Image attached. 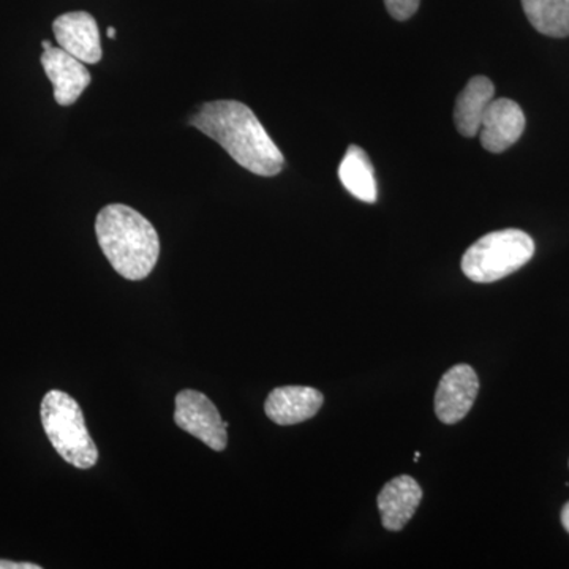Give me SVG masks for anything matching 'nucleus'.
Here are the masks:
<instances>
[{"mask_svg":"<svg viewBox=\"0 0 569 569\" xmlns=\"http://www.w3.org/2000/svg\"><path fill=\"white\" fill-rule=\"evenodd\" d=\"M41 425L52 447L70 466L89 470L99 460V449L89 436L80 403L67 392L52 389L41 402Z\"/></svg>","mask_w":569,"mask_h":569,"instance_id":"7ed1b4c3","label":"nucleus"},{"mask_svg":"<svg viewBox=\"0 0 569 569\" xmlns=\"http://www.w3.org/2000/svg\"><path fill=\"white\" fill-rule=\"evenodd\" d=\"M493 96H496V86L489 78L475 77L467 82L455 107V123L460 134L467 138L477 137Z\"/></svg>","mask_w":569,"mask_h":569,"instance_id":"f8f14e48","label":"nucleus"},{"mask_svg":"<svg viewBox=\"0 0 569 569\" xmlns=\"http://www.w3.org/2000/svg\"><path fill=\"white\" fill-rule=\"evenodd\" d=\"M36 563H17V561L0 560V569H40Z\"/></svg>","mask_w":569,"mask_h":569,"instance_id":"dca6fc26","label":"nucleus"},{"mask_svg":"<svg viewBox=\"0 0 569 569\" xmlns=\"http://www.w3.org/2000/svg\"><path fill=\"white\" fill-rule=\"evenodd\" d=\"M422 500L417 479L402 475L389 481L377 498L381 522L389 531H400L410 522Z\"/></svg>","mask_w":569,"mask_h":569,"instance_id":"9b49d317","label":"nucleus"},{"mask_svg":"<svg viewBox=\"0 0 569 569\" xmlns=\"http://www.w3.org/2000/svg\"><path fill=\"white\" fill-rule=\"evenodd\" d=\"M59 47L84 63L102 61L103 51L96 18L88 11H71L52 22Z\"/></svg>","mask_w":569,"mask_h":569,"instance_id":"0eeeda50","label":"nucleus"},{"mask_svg":"<svg viewBox=\"0 0 569 569\" xmlns=\"http://www.w3.org/2000/svg\"><path fill=\"white\" fill-rule=\"evenodd\" d=\"M530 24L542 36H569V0H522Z\"/></svg>","mask_w":569,"mask_h":569,"instance_id":"4468645a","label":"nucleus"},{"mask_svg":"<svg viewBox=\"0 0 569 569\" xmlns=\"http://www.w3.org/2000/svg\"><path fill=\"white\" fill-rule=\"evenodd\" d=\"M561 523H563V529L569 533V501L565 505L563 509H561Z\"/></svg>","mask_w":569,"mask_h":569,"instance_id":"f3484780","label":"nucleus"},{"mask_svg":"<svg viewBox=\"0 0 569 569\" xmlns=\"http://www.w3.org/2000/svg\"><path fill=\"white\" fill-rule=\"evenodd\" d=\"M41 47H43V50H50V48H52V44L50 43V41L44 40L41 41Z\"/></svg>","mask_w":569,"mask_h":569,"instance_id":"a211bd4d","label":"nucleus"},{"mask_svg":"<svg viewBox=\"0 0 569 569\" xmlns=\"http://www.w3.org/2000/svg\"><path fill=\"white\" fill-rule=\"evenodd\" d=\"M421 0H385L388 13L397 21H407L417 13Z\"/></svg>","mask_w":569,"mask_h":569,"instance_id":"2eb2a0df","label":"nucleus"},{"mask_svg":"<svg viewBox=\"0 0 569 569\" xmlns=\"http://www.w3.org/2000/svg\"><path fill=\"white\" fill-rule=\"evenodd\" d=\"M107 36L110 37V39H114V37H116V29L114 28H108Z\"/></svg>","mask_w":569,"mask_h":569,"instance_id":"6ab92c4d","label":"nucleus"},{"mask_svg":"<svg viewBox=\"0 0 569 569\" xmlns=\"http://www.w3.org/2000/svg\"><path fill=\"white\" fill-rule=\"evenodd\" d=\"M526 130V114L515 100L497 99L489 103L479 127L482 148L501 153L519 141Z\"/></svg>","mask_w":569,"mask_h":569,"instance_id":"6e6552de","label":"nucleus"},{"mask_svg":"<svg viewBox=\"0 0 569 569\" xmlns=\"http://www.w3.org/2000/svg\"><path fill=\"white\" fill-rule=\"evenodd\" d=\"M174 421L187 433L203 441L213 451H223L228 445L227 422L203 392L183 389L176 396Z\"/></svg>","mask_w":569,"mask_h":569,"instance_id":"39448f33","label":"nucleus"},{"mask_svg":"<svg viewBox=\"0 0 569 569\" xmlns=\"http://www.w3.org/2000/svg\"><path fill=\"white\" fill-rule=\"evenodd\" d=\"M190 123L250 173L271 178L283 170L282 152L247 104L234 100L204 103Z\"/></svg>","mask_w":569,"mask_h":569,"instance_id":"f257e3e1","label":"nucleus"},{"mask_svg":"<svg viewBox=\"0 0 569 569\" xmlns=\"http://www.w3.org/2000/svg\"><path fill=\"white\" fill-rule=\"evenodd\" d=\"M533 254V239L523 231L515 228L493 231L468 247L462 271L471 282L492 283L529 263Z\"/></svg>","mask_w":569,"mask_h":569,"instance_id":"20e7f679","label":"nucleus"},{"mask_svg":"<svg viewBox=\"0 0 569 569\" xmlns=\"http://www.w3.org/2000/svg\"><path fill=\"white\" fill-rule=\"evenodd\" d=\"M323 402V395L316 388L282 387L269 392L264 411L276 425L295 426L316 417Z\"/></svg>","mask_w":569,"mask_h":569,"instance_id":"9d476101","label":"nucleus"},{"mask_svg":"<svg viewBox=\"0 0 569 569\" xmlns=\"http://www.w3.org/2000/svg\"><path fill=\"white\" fill-rule=\"evenodd\" d=\"M479 391V380L473 367L459 365L451 367L440 383L436 395V413L443 425H456L467 417L473 407Z\"/></svg>","mask_w":569,"mask_h":569,"instance_id":"423d86ee","label":"nucleus"},{"mask_svg":"<svg viewBox=\"0 0 569 569\" xmlns=\"http://www.w3.org/2000/svg\"><path fill=\"white\" fill-rule=\"evenodd\" d=\"M97 239L112 269L123 279H146L160 254L159 234L153 224L130 206H104L97 216Z\"/></svg>","mask_w":569,"mask_h":569,"instance_id":"f03ea898","label":"nucleus"},{"mask_svg":"<svg viewBox=\"0 0 569 569\" xmlns=\"http://www.w3.org/2000/svg\"><path fill=\"white\" fill-rule=\"evenodd\" d=\"M339 178L348 192L365 203H376L378 197L376 170L365 149L350 146L339 167Z\"/></svg>","mask_w":569,"mask_h":569,"instance_id":"ddd939ff","label":"nucleus"},{"mask_svg":"<svg viewBox=\"0 0 569 569\" xmlns=\"http://www.w3.org/2000/svg\"><path fill=\"white\" fill-rule=\"evenodd\" d=\"M41 66L54 88V100L69 107L80 99L91 84V73L80 59L59 48H50L41 54Z\"/></svg>","mask_w":569,"mask_h":569,"instance_id":"1a4fd4ad","label":"nucleus"}]
</instances>
